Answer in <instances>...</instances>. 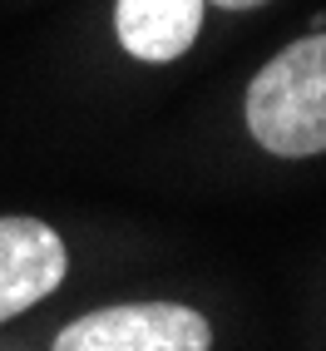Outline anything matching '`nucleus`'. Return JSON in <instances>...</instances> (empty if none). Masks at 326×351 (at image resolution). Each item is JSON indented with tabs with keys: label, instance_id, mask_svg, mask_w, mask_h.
Segmentation results:
<instances>
[{
	"label": "nucleus",
	"instance_id": "nucleus-1",
	"mask_svg": "<svg viewBox=\"0 0 326 351\" xmlns=\"http://www.w3.org/2000/svg\"><path fill=\"white\" fill-rule=\"evenodd\" d=\"M247 129L277 158L326 154V30L258 69L247 84Z\"/></svg>",
	"mask_w": 326,
	"mask_h": 351
},
{
	"label": "nucleus",
	"instance_id": "nucleus-2",
	"mask_svg": "<svg viewBox=\"0 0 326 351\" xmlns=\"http://www.w3.org/2000/svg\"><path fill=\"white\" fill-rule=\"evenodd\" d=\"M213 332L183 302H124L69 322L55 351H208Z\"/></svg>",
	"mask_w": 326,
	"mask_h": 351
},
{
	"label": "nucleus",
	"instance_id": "nucleus-3",
	"mask_svg": "<svg viewBox=\"0 0 326 351\" xmlns=\"http://www.w3.org/2000/svg\"><path fill=\"white\" fill-rule=\"evenodd\" d=\"M64 243L40 218H0V322L30 312L64 282Z\"/></svg>",
	"mask_w": 326,
	"mask_h": 351
},
{
	"label": "nucleus",
	"instance_id": "nucleus-4",
	"mask_svg": "<svg viewBox=\"0 0 326 351\" xmlns=\"http://www.w3.org/2000/svg\"><path fill=\"white\" fill-rule=\"evenodd\" d=\"M208 0H114L119 45L144 64H168L193 50Z\"/></svg>",
	"mask_w": 326,
	"mask_h": 351
},
{
	"label": "nucleus",
	"instance_id": "nucleus-5",
	"mask_svg": "<svg viewBox=\"0 0 326 351\" xmlns=\"http://www.w3.org/2000/svg\"><path fill=\"white\" fill-rule=\"evenodd\" d=\"M213 5H223V10H258V5H267V0H213Z\"/></svg>",
	"mask_w": 326,
	"mask_h": 351
}]
</instances>
